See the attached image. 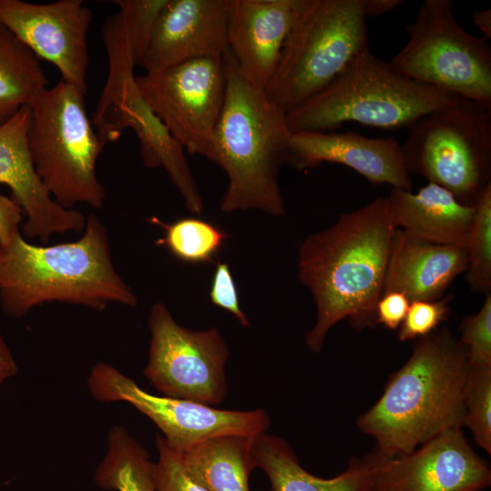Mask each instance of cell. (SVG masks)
<instances>
[{"instance_id": "5", "label": "cell", "mask_w": 491, "mask_h": 491, "mask_svg": "<svg viewBox=\"0 0 491 491\" xmlns=\"http://www.w3.org/2000/svg\"><path fill=\"white\" fill-rule=\"evenodd\" d=\"M459 99L399 74L368 50L327 87L287 113L286 119L292 133L331 132L352 122L409 129L424 115Z\"/></svg>"}, {"instance_id": "24", "label": "cell", "mask_w": 491, "mask_h": 491, "mask_svg": "<svg viewBox=\"0 0 491 491\" xmlns=\"http://www.w3.org/2000/svg\"><path fill=\"white\" fill-rule=\"evenodd\" d=\"M36 55L0 24V124L46 88Z\"/></svg>"}, {"instance_id": "3", "label": "cell", "mask_w": 491, "mask_h": 491, "mask_svg": "<svg viewBox=\"0 0 491 491\" xmlns=\"http://www.w3.org/2000/svg\"><path fill=\"white\" fill-rule=\"evenodd\" d=\"M51 302L98 311L113 303L136 306L135 295L114 266L107 230L95 215L86 217L75 241L35 246L18 232L0 246L3 312L20 318Z\"/></svg>"}, {"instance_id": "2", "label": "cell", "mask_w": 491, "mask_h": 491, "mask_svg": "<svg viewBox=\"0 0 491 491\" xmlns=\"http://www.w3.org/2000/svg\"><path fill=\"white\" fill-rule=\"evenodd\" d=\"M466 348L446 327L417 339L406 364L388 378L377 402L356 420L387 457L464 424Z\"/></svg>"}, {"instance_id": "21", "label": "cell", "mask_w": 491, "mask_h": 491, "mask_svg": "<svg viewBox=\"0 0 491 491\" xmlns=\"http://www.w3.org/2000/svg\"><path fill=\"white\" fill-rule=\"evenodd\" d=\"M252 456L255 468L268 477L271 491H373L390 458L375 449L352 459L336 476L322 478L302 467L284 439L266 433L253 437Z\"/></svg>"}, {"instance_id": "13", "label": "cell", "mask_w": 491, "mask_h": 491, "mask_svg": "<svg viewBox=\"0 0 491 491\" xmlns=\"http://www.w3.org/2000/svg\"><path fill=\"white\" fill-rule=\"evenodd\" d=\"M134 67L125 61L109 65L108 79L93 118L97 134L105 144L116 140L125 129H133L140 142L144 165L165 168L186 208L200 215L203 200L184 149L144 101L135 84Z\"/></svg>"}, {"instance_id": "9", "label": "cell", "mask_w": 491, "mask_h": 491, "mask_svg": "<svg viewBox=\"0 0 491 491\" xmlns=\"http://www.w3.org/2000/svg\"><path fill=\"white\" fill-rule=\"evenodd\" d=\"M408 41L389 65L460 98L491 105V47L456 19L449 0H426L406 25Z\"/></svg>"}, {"instance_id": "37", "label": "cell", "mask_w": 491, "mask_h": 491, "mask_svg": "<svg viewBox=\"0 0 491 491\" xmlns=\"http://www.w3.org/2000/svg\"><path fill=\"white\" fill-rule=\"evenodd\" d=\"M401 4V0H364V8L366 17H374L394 11Z\"/></svg>"}, {"instance_id": "32", "label": "cell", "mask_w": 491, "mask_h": 491, "mask_svg": "<svg viewBox=\"0 0 491 491\" xmlns=\"http://www.w3.org/2000/svg\"><path fill=\"white\" fill-rule=\"evenodd\" d=\"M448 298L410 303L407 313L398 327L397 338L401 342L424 337L446 321L450 313Z\"/></svg>"}, {"instance_id": "25", "label": "cell", "mask_w": 491, "mask_h": 491, "mask_svg": "<svg viewBox=\"0 0 491 491\" xmlns=\"http://www.w3.org/2000/svg\"><path fill=\"white\" fill-rule=\"evenodd\" d=\"M94 480L105 490L157 491L155 462L121 426L110 429L107 450L95 471Z\"/></svg>"}, {"instance_id": "39", "label": "cell", "mask_w": 491, "mask_h": 491, "mask_svg": "<svg viewBox=\"0 0 491 491\" xmlns=\"http://www.w3.org/2000/svg\"><path fill=\"white\" fill-rule=\"evenodd\" d=\"M373 491H382V490L378 487V486H377V484H376V487L374 488Z\"/></svg>"}, {"instance_id": "35", "label": "cell", "mask_w": 491, "mask_h": 491, "mask_svg": "<svg viewBox=\"0 0 491 491\" xmlns=\"http://www.w3.org/2000/svg\"><path fill=\"white\" fill-rule=\"evenodd\" d=\"M23 210L15 200L0 193V246L6 245L20 232Z\"/></svg>"}, {"instance_id": "20", "label": "cell", "mask_w": 491, "mask_h": 491, "mask_svg": "<svg viewBox=\"0 0 491 491\" xmlns=\"http://www.w3.org/2000/svg\"><path fill=\"white\" fill-rule=\"evenodd\" d=\"M467 264L466 247L429 243L396 228L383 294L401 292L410 303L438 300L454 279L466 271Z\"/></svg>"}, {"instance_id": "7", "label": "cell", "mask_w": 491, "mask_h": 491, "mask_svg": "<svg viewBox=\"0 0 491 491\" xmlns=\"http://www.w3.org/2000/svg\"><path fill=\"white\" fill-rule=\"evenodd\" d=\"M27 141L40 180L65 209L77 204L101 208L105 189L95 165L105 145L86 113L85 95L61 80L30 104Z\"/></svg>"}, {"instance_id": "38", "label": "cell", "mask_w": 491, "mask_h": 491, "mask_svg": "<svg viewBox=\"0 0 491 491\" xmlns=\"http://www.w3.org/2000/svg\"><path fill=\"white\" fill-rule=\"evenodd\" d=\"M472 22L483 34L485 39L491 38V9L478 10L472 14Z\"/></svg>"}, {"instance_id": "31", "label": "cell", "mask_w": 491, "mask_h": 491, "mask_svg": "<svg viewBox=\"0 0 491 491\" xmlns=\"http://www.w3.org/2000/svg\"><path fill=\"white\" fill-rule=\"evenodd\" d=\"M158 460L155 463L157 491H209L185 467L177 451L156 436Z\"/></svg>"}, {"instance_id": "33", "label": "cell", "mask_w": 491, "mask_h": 491, "mask_svg": "<svg viewBox=\"0 0 491 491\" xmlns=\"http://www.w3.org/2000/svg\"><path fill=\"white\" fill-rule=\"evenodd\" d=\"M209 297L212 304L231 313L242 326H249V321L240 307L236 286L227 264H216Z\"/></svg>"}, {"instance_id": "14", "label": "cell", "mask_w": 491, "mask_h": 491, "mask_svg": "<svg viewBox=\"0 0 491 491\" xmlns=\"http://www.w3.org/2000/svg\"><path fill=\"white\" fill-rule=\"evenodd\" d=\"M92 11L81 0L33 4L0 0V24L36 57L53 64L62 80L82 94L87 91V32Z\"/></svg>"}, {"instance_id": "26", "label": "cell", "mask_w": 491, "mask_h": 491, "mask_svg": "<svg viewBox=\"0 0 491 491\" xmlns=\"http://www.w3.org/2000/svg\"><path fill=\"white\" fill-rule=\"evenodd\" d=\"M149 221L164 231L155 244L185 263L212 262L227 238L218 226L197 217L181 218L172 223L162 222L157 217H151Z\"/></svg>"}, {"instance_id": "4", "label": "cell", "mask_w": 491, "mask_h": 491, "mask_svg": "<svg viewBox=\"0 0 491 491\" xmlns=\"http://www.w3.org/2000/svg\"><path fill=\"white\" fill-rule=\"evenodd\" d=\"M225 64V102L213 134L211 156L228 177L220 208L225 213L260 209L282 215L278 172L286 161L293 134L286 114L265 88L241 73L229 50Z\"/></svg>"}, {"instance_id": "12", "label": "cell", "mask_w": 491, "mask_h": 491, "mask_svg": "<svg viewBox=\"0 0 491 491\" xmlns=\"http://www.w3.org/2000/svg\"><path fill=\"white\" fill-rule=\"evenodd\" d=\"M87 386L97 401L132 405L155 424L166 443L177 452L220 436H255L266 433L271 422L263 409L225 410L150 394L106 362H97L93 366Z\"/></svg>"}, {"instance_id": "1", "label": "cell", "mask_w": 491, "mask_h": 491, "mask_svg": "<svg viewBox=\"0 0 491 491\" xmlns=\"http://www.w3.org/2000/svg\"><path fill=\"white\" fill-rule=\"evenodd\" d=\"M396 230L388 198L379 196L303 241L298 277L311 291L317 312L305 336L309 350L320 352L330 328L345 318L356 329L376 326Z\"/></svg>"}, {"instance_id": "22", "label": "cell", "mask_w": 491, "mask_h": 491, "mask_svg": "<svg viewBox=\"0 0 491 491\" xmlns=\"http://www.w3.org/2000/svg\"><path fill=\"white\" fill-rule=\"evenodd\" d=\"M387 198L396 228L429 243L466 247L474 205L461 203L450 191L430 182L416 194L392 188Z\"/></svg>"}, {"instance_id": "11", "label": "cell", "mask_w": 491, "mask_h": 491, "mask_svg": "<svg viewBox=\"0 0 491 491\" xmlns=\"http://www.w3.org/2000/svg\"><path fill=\"white\" fill-rule=\"evenodd\" d=\"M151 111L188 153L211 160L213 134L225 102L223 57H203L135 75Z\"/></svg>"}, {"instance_id": "19", "label": "cell", "mask_w": 491, "mask_h": 491, "mask_svg": "<svg viewBox=\"0 0 491 491\" xmlns=\"http://www.w3.org/2000/svg\"><path fill=\"white\" fill-rule=\"evenodd\" d=\"M303 0H230L228 50L241 73L266 88Z\"/></svg>"}, {"instance_id": "28", "label": "cell", "mask_w": 491, "mask_h": 491, "mask_svg": "<svg viewBox=\"0 0 491 491\" xmlns=\"http://www.w3.org/2000/svg\"><path fill=\"white\" fill-rule=\"evenodd\" d=\"M464 424L491 454V366H470L464 392Z\"/></svg>"}, {"instance_id": "6", "label": "cell", "mask_w": 491, "mask_h": 491, "mask_svg": "<svg viewBox=\"0 0 491 491\" xmlns=\"http://www.w3.org/2000/svg\"><path fill=\"white\" fill-rule=\"evenodd\" d=\"M364 0H303L265 88L285 114L327 87L370 50Z\"/></svg>"}, {"instance_id": "29", "label": "cell", "mask_w": 491, "mask_h": 491, "mask_svg": "<svg viewBox=\"0 0 491 491\" xmlns=\"http://www.w3.org/2000/svg\"><path fill=\"white\" fill-rule=\"evenodd\" d=\"M167 0H118L117 13L130 44L135 65L148 47L157 16Z\"/></svg>"}, {"instance_id": "8", "label": "cell", "mask_w": 491, "mask_h": 491, "mask_svg": "<svg viewBox=\"0 0 491 491\" xmlns=\"http://www.w3.org/2000/svg\"><path fill=\"white\" fill-rule=\"evenodd\" d=\"M402 145L409 173L473 205L490 183L491 105L460 98L418 119Z\"/></svg>"}, {"instance_id": "10", "label": "cell", "mask_w": 491, "mask_h": 491, "mask_svg": "<svg viewBox=\"0 0 491 491\" xmlns=\"http://www.w3.org/2000/svg\"><path fill=\"white\" fill-rule=\"evenodd\" d=\"M146 379L164 396L220 405L227 393L228 347L216 327L193 331L178 325L166 306L155 303L148 316Z\"/></svg>"}, {"instance_id": "15", "label": "cell", "mask_w": 491, "mask_h": 491, "mask_svg": "<svg viewBox=\"0 0 491 491\" xmlns=\"http://www.w3.org/2000/svg\"><path fill=\"white\" fill-rule=\"evenodd\" d=\"M491 470L461 428L446 430L411 453L390 457L377 481L382 491H481Z\"/></svg>"}, {"instance_id": "23", "label": "cell", "mask_w": 491, "mask_h": 491, "mask_svg": "<svg viewBox=\"0 0 491 491\" xmlns=\"http://www.w3.org/2000/svg\"><path fill=\"white\" fill-rule=\"evenodd\" d=\"M253 437L215 436L178 453L188 471L209 491H250Z\"/></svg>"}, {"instance_id": "34", "label": "cell", "mask_w": 491, "mask_h": 491, "mask_svg": "<svg viewBox=\"0 0 491 491\" xmlns=\"http://www.w3.org/2000/svg\"><path fill=\"white\" fill-rule=\"evenodd\" d=\"M410 302L401 292L384 293L376 306V325L396 330L403 322Z\"/></svg>"}, {"instance_id": "17", "label": "cell", "mask_w": 491, "mask_h": 491, "mask_svg": "<svg viewBox=\"0 0 491 491\" xmlns=\"http://www.w3.org/2000/svg\"><path fill=\"white\" fill-rule=\"evenodd\" d=\"M230 0H167L140 63L145 72L228 52Z\"/></svg>"}, {"instance_id": "36", "label": "cell", "mask_w": 491, "mask_h": 491, "mask_svg": "<svg viewBox=\"0 0 491 491\" xmlns=\"http://www.w3.org/2000/svg\"><path fill=\"white\" fill-rule=\"evenodd\" d=\"M16 362L0 332V386L16 374Z\"/></svg>"}, {"instance_id": "27", "label": "cell", "mask_w": 491, "mask_h": 491, "mask_svg": "<svg viewBox=\"0 0 491 491\" xmlns=\"http://www.w3.org/2000/svg\"><path fill=\"white\" fill-rule=\"evenodd\" d=\"M473 205L475 217L466 246V281L473 291L487 294L491 288V183L483 188Z\"/></svg>"}, {"instance_id": "30", "label": "cell", "mask_w": 491, "mask_h": 491, "mask_svg": "<svg viewBox=\"0 0 491 491\" xmlns=\"http://www.w3.org/2000/svg\"><path fill=\"white\" fill-rule=\"evenodd\" d=\"M460 343L466 348L472 366H491V294H486L481 308L463 318Z\"/></svg>"}, {"instance_id": "16", "label": "cell", "mask_w": 491, "mask_h": 491, "mask_svg": "<svg viewBox=\"0 0 491 491\" xmlns=\"http://www.w3.org/2000/svg\"><path fill=\"white\" fill-rule=\"evenodd\" d=\"M30 116L25 105L0 124V184L11 189L25 215L22 235L45 244L55 234L83 232L86 217L58 205L37 175L27 141Z\"/></svg>"}, {"instance_id": "18", "label": "cell", "mask_w": 491, "mask_h": 491, "mask_svg": "<svg viewBox=\"0 0 491 491\" xmlns=\"http://www.w3.org/2000/svg\"><path fill=\"white\" fill-rule=\"evenodd\" d=\"M286 162L304 170L324 162L346 165L373 184L412 190L410 173L397 140L370 138L354 132H296Z\"/></svg>"}]
</instances>
